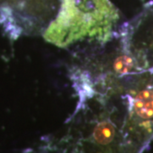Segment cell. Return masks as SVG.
<instances>
[{
	"instance_id": "6da1fadb",
	"label": "cell",
	"mask_w": 153,
	"mask_h": 153,
	"mask_svg": "<svg viewBox=\"0 0 153 153\" xmlns=\"http://www.w3.org/2000/svg\"><path fill=\"white\" fill-rule=\"evenodd\" d=\"M118 11L110 0H60V10L44 33L62 49L80 44H105L114 35Z\"/></svg>"
},
{
	"instance_id": "7a4b0ae2",
	"label": "cell",
	"mask_w": 153,
	"mask_h": 153,
	"mask_svg": "<svg viewBox=\"0 0 153 153\" xmlns=\"http://www.w3.org/2000/svg\"><path fill=\"white\" fill-rule=\"evenodd\" d=\"M117 88L125 153H140L153 137V70L121 77Z\"/></svg>"
},
{
	"instance_id": "3957f363",
	"label": "cell",
	"mask_w": 153,
	"mask_h": 153,
	"mask_svg": "<svg viewBox=\"0 0 153 153\" xmlns=\"http://www.w3.org/2000/svg\"><path fill=\"white\" fill-rule=\"evenodd\" d=\"M122 43L143 70H153V3L122 35Z\"/></svg>"
}]
</instances>
